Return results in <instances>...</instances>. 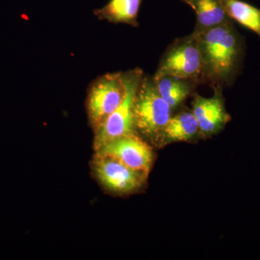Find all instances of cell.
Segmentation results:
<instances>
[{"label":"cell","mask_w":260,"mask_h":260,"mask_svg":"<svg viewBox=\"0 0 260 260\" xmlns=\"http://www.w3.org/2000/svg\"><path fill=\"white\" fill-rule=\"evenodd\" d=\"M194 34L201 51L204 83L221 90L232 86L242 73L245 56L244 37L234 23Z\"/></svg>","instance_id":"obj_1"},{"label":"cell","mask_w":260,"mask_h":260,"mask_svg":"<svg viewBox=\"0 0 260 260\" xmlns=\"http://www.w3.org/2000/svg\"><path fill=\"white\" fill-rule=\"evenodd\" d=\"M172 75L204 84L203 65L198 38L194 32L175 39L160 57L153 77Z\"/></svg>","instance_id":"obj_2"},{"label":"cell","mask_w":260,"mask_h":260,"mask_svg":"<svg viewBox=\"0 0 260 260\" xmlns=\"http://www.w3.org/2000/svg\"><path fill=\"white\" fill-rule=\"evenodd\" d=\"M172 109L159 94L153 77L143 76L135 98V129L149 138L160 137Z\"/></svg>","instance_id":"obj_3"},{"label":"cell","mask_w":260,"mask_h":260,"mask_svg":"<svg viewBox=\"0 0 260 260\" xmlns=\"http://www.w3.org/2000/svg\"><path fill=\"white\" fill-rule=\"evenodd\" d=\"M126 94L124 100L114 112L96 129L95 144L98 148L112 140L134 135L135 129L134 108L137 92L144 76L140 68L124 72Z\"/></svg>","instance_id":"obj_4"},{"label":"cell","mask_w":260,"mask_h":260,"mask_svg":"<svg viewBox=\"0 0 260 260\" xmlns=\"http://www.w3.org/2000/svg\"><path fill=\"white\" fill-rule=\"evenodd\" d=\"M126 90L124 72L107 73L91 83L87 107L90 123L95 129L120 105Z\"/></svg>","instance_id":"obj_5"},{"label":"cell","mask_w":260,"mask_h":260,"mask_svg":"<svg viewBox=\"0 0 260 260\" xmlns=\"http://www.w3.org/2000/svg\"><path fill=\"white\" fill-rule=\"evenodd\" d=\"M98 148L99 155L116 159L136 172L145 174L151 167V149L135 134L112 140Z\"/></svg>","instance_id":"obj_6"},{"label":"cell","mask_w":260,"mask_h":260,"mask_svg":"<svg viewBox=\"0 0 260 260\" xmlns=\"http://www.w3.org/2000/svg\"><path fill=\"white\" fill-rule=\"evenodd\" d=\"M94 165L101 182L116 192H129L140 187L143 182L144 174L136 172L111 157L99 155Z\"/></svg>","instance_id":"obj_7"},{"label":"cell","mask_w":260,"mask_h":260,"mask_svg":"<svg viewBox=\"0 0 260 260\" xmlns=\"http://www.w3.org/2000/svg\"><path fill=\"white\" fill-rule=\"evenodd\" d=\"M213 96L205 98L195 94L192 102L193 114L199 124L200 132L213 135L223 129L231 120L225 109L221 89L214 88Z\"/></svg>","instance_id":"obj_8"},{"label":"cell","mask_w":260,"mask_h":260,"mask_svg":"<svg viewBox=\"0 0 260 260\" xmlns=\"http://www.w3.org/2000/svg\"><path fill=\"white\" fill-rule=\"evenodd\" d=\"M152 77L159 94L172 111L181 107L199 85L191 80L172 75Z\"/></svg>","instance_id":"obj_9"},{"label":"cell","mask_w":260,"mask_h":260,"mask_svg":"<svg viewBox=\"0 0 260 260\" xmlns=\"http://www.w3.org/2000/svg\"><path fill=\"white\" fill-rule=\"evenodd\" d=\"M191 8L196 15L194 32H201L225 24L234 23L220 0H192Z\"/></svg>","instance_id":"obj_10"},{"label":"cell","mask_w":260,"mask_h":260,"mask_svg":"<svg viewBox=\"0 0 260 260\" xmlns=\"http://www.w3.org/2000/svg\"><path fill=\"white\" fill-rule=\"evenodd\" d=\"M143 0H109L102 8L94 10L98 19L112 23H124L138 27L140 5Z\"/></svg>","instance_id":"obj_11"},{"label":"cell","mask_w":260,"mask_h":260,"mask_svg":"<svg viewBox=\"0 0 260 260\" xmlns=\"http://www.w3.org/2000/svg\"><path fill=\"white\" fill-rule=\"evenodd\" d=\"M199 132V124L192 112L184 111L171 116L160 137L169 142L186 141Z\"/></svg>","instance_id":"obj_12"},{"label":"cell","mask_w":260,"mask_h":260,"mask_svg":"<svg viewBox=\"0 0 260 260\" xmlns=\"http://www.w3.org/2000/svg\"><path fill=\"white\" fill-rule=\"evenodd\" d=\"M234 21L254 32L260 38V9L242 0H220Z\"/></svg>","instance_id":"obj_13"},{"label":"cell","mask_w":260,"mask_h":260,"mask_svg":"<svg viewBox=\"0 0 260 260\" xmlns=\"http://www.w3.org/2000/svg\"><path fill=\"white\" fill-rule=\"evenodd\" d=\"M183 3H186V5H189V6L191 7V3H192V0H181Z\"/></svg>","instance_id":"obj_14"}]
</instances>
